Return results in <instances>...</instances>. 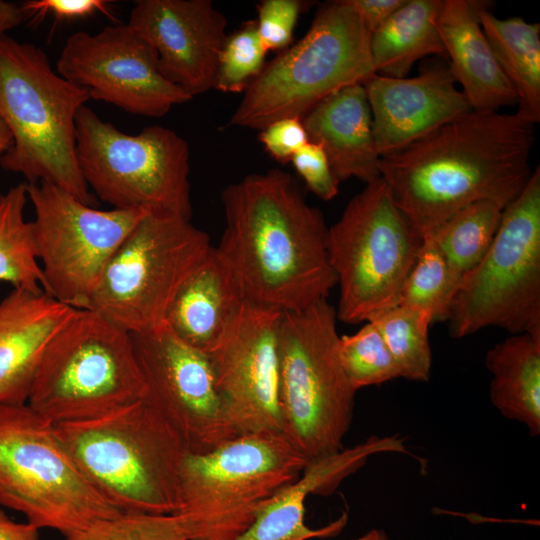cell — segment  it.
I'll use <instances>...</instances> for the list:
<instances>
[{
    "label": "cell",
    "mask_w": 540,
    "mask_h": 540,
    "mask_svg": "<svg viewBox=\"0 0 540 540\" xmlns=\"http://www.w3.org/2000/svg\"><path fill=\"white\" fill-rule=\"evenodd\" d=\"M88 89L54 71L38 46L9 35L0 38V119L12 144L0 157L3 169L26 183L47 182L92 206L76 156V115Z\"/></svg>",
    "instance_id": "3957f363"
},
{
    "label": "cell",
    "mask_w": 540,
    "mask_h": 540,
    "mask_svg": "<svg viewBox=\"0 0 540 540\" xmlns=\"http://www.w3.org/2000/svg\"><path fill=\"white\" fill-rule=\"evenodd\" d=\"M131 337L144 385L142 401L180 436L190 454L208 453L238 437L206 352L166 323Z\"/></svg>",
    "instance_id": "9a60e30c"
},
{
    "label": "cell",
    "mask_w": 540,
    "mask_h": 540,
    "mask_svg": "<svg viewBox=\"0 0 540 540\" xmlns=\"http://www.w3.org/2000/svg\"><path fill=\"white\" fill-rule=\"evenodd\" d=\"M443 0H406L370 35V54L378 75L404 78L413 65L427 57L446 60L436 20Z\"/></svg>",
    "instance_id": "484cf974"
},
{
    "label": "cell",
    "mask_w": 540,
    "mask_h": 540,
    "mask_svg": "<svg viewBox=\"0 0 540 540\" xmlns=\"http://www.w3.org/2000/svg\"><path fill=\"white\" fill-rule=\"evenodd\" d=\"M243 303L233 275L212 246L178 291L165 323L183 341L208 353L224 336Z\"/></svg>",
    "instance_id": "cb8c5ba5"
},
{
    "label": "cell",
    "mask_w": 540,
    "mask_h": 540,
    "mask_svg": "<svg viewBox=\"0 0 540 540\" xmlns=\"http://www.w3.org/2000/svg\"><path fill=\"white\" fill-rule=\"evenodd\" d=\"M484 34L513 87L516 114L534 125L540 121V25L520 17L501 19L489 8L480 14Z\"/></svg>",
    "instance_id": "4316f807"
},
{
    "label": "cell",
    "mask_w": 540,
    "mask_h": 540,
    "mask_svg": "<svg viewBox=\"0 0 540 540\" xmlns=\"http://www.w3.org/2000/svg\"><path fill=\"white\" fill-rule=\"evenodd\" d=\"M306 464L282 433L244 434L208 453L189 454L174 515L188 540H237Z\"/></svg>",
    "instance_id": "52a82bcc"
},
{
    "label": "cell",
    "mask_w": 540,
    "mask_h": 540,
    "mask_svg": "<svg viewBox=\"0 0 540 540\" xmlns=\"http://www.w3.org/2000/svg\"><path fill=\"white\" fill-rule=\"evenodd\" d=\"M376 149L383 157L472 110L448 62L428 63L414 77L376 73L363 81Z\"/></svg>",
    "instance_id": "d6986e66"
},
{
    "label": "cell",
    "mask_w": 540,
    "mask_h": 540,
    "mask_svg": "<svg viewBox=\"0 0 540 540\" xmlns=\"http://www.w3.org/2000/svg\"><path fill=\"white\" fill-rule=\"evenodd\" d=\"M0 505L63 537L121 513L79 470L56 425L27 403L0 405Z\"/></svg>",
    "instance_id": "9c48e42d"
},
{
    "label": "cell",
    "mask_w": 540,
    "mask_h": 540,
    "mask_svg": "<svg viewBox=\"0 0 540 540\" xmlns=\"http://www.w3.org/2000/svg\"><path fill=\"white\" fill-rule=\"evenodd\" d=\"M336 309L327 300L283 313L279 334L282 435L306 460L341 449L356 391L339 357Z\"/></svg>",
    "instance_id": "ba28073f"
},
{
    "label": "cell",
    "mask_w": 540,
    "mask_h": 540,
    "mask_svg": "<svg viewBox=\"0 0 540 540\" xmlns=\"http://www.w3.org/2000/svg\"><path fill=\"white\" fill-rule=\"evenodd\" d=\"M131 334L74 309L48 341L27 404L54 424L94 419L142 400Z\"/></svg>",
    "instance_id": "8992f818"
},
{
    "label": "cell",
    "mask_w": 540,
    "mask_h": 540,
    "mask_svg": "<svg viewBox=\"0 0 540 540\" xmlns=\"http://www.w3.org/2000/svg\"><path fill=\"white\" fill-rule=\"evenodd\" d=\"M158 56V69L192 98L213 89L227 19L210 0H139L127 23Z\"/></svg>",
    "instance_id": "ac0fdd59"
},
{
    "label": "cell",
    "mask_w": 540,
    "mask_h": 540,
    "mask_svg": "<svg viewBox=\"0 0 540 540\" xmlns=\"http://www.w3.org/2000/svg\"><path fill=\"white\" fill-rule=\"evenodd\" d=\"M308 2L300 0H262L257 5V31L267 51H282L293 41L300 14Z\"/></svg>",
    "instance_id": "e575fe53"
},
{
    "label": "cell",
    "mask_w": 540,
    "mask_h": 540,
    "mask_svg": "<svg viewBox=\"0 0 540 540\" xmlns=\"http://www.w3.org/2000/svg\"><path fill=\"white\" fill-rule=\"evenodd\" d=\"M447 320L462 338L486 327L540 334V167L502 212L481 261L464 274Z\"/></svg>",
    "instance_id": "8fae6325"
},
{
    "label": "cell",
    "mask_w": 540,
    "mask_h": 540,
    "mask_svg": "<svg viewBox=\"0 0 540 540\" xmlns=\"http://www.w3.org/2000/svg\"><path fill=\"white\" fill-rule=\"evenodd\" d=\"M460 280L439 250L423 239L397 305L428 313L433 321L447 320Z\"/></svg>",
    "instance_id": "4dcf8cb0"
},
{
    "label": "cell",
    "mask_w": 540,
    "mask_h": 540,
    "mask_svg": "<svg viewBox=\"0 0 540 540\" xmlns=\"http://www.w3.org/2000/svg\"><path fill=\"white\" fill-rule=\"evenodd\" d=\"M221 199L225 229L216 249L244 302L292 313L327 300L337 285L328 227L290 174H250L228 185Z\"/></svg>",
    "instance_id": "6da1fadb"
},
{
    "label": "cell",
    "mask_w": 540,
    "mask_h": 540,
    "mask_svg": "<svg viewBox=\"0 0 540 540\" xmlns=\"http://www.w3.org/2000/svg\"><path fill=\"white\" fill-rule=\"evenodd\" d=\"M386 452L406 453L407 450L400 438L372 436L353 447L309 461L295 481L261 507L254 522L237 540H307L335 536L346 525L347 513L325 527L312 529L304 521L307 496L330 494L370 456Z\"/></svg>",
    "instance_id": "ffe728a7"
},
{
    "label": "cell",
    "mask_w": 540,
    "mask_h": 540,
    "mask_svg": "<svg viewBox=\"0 0 540 540\" xmlns=\"http://www.w3.org/2000/svg\"><path fill=\"white\" fill-rule=\"evenodd\" d=\"M483 0H443L436 20L446 60L472 110L499 112L517 104L516 93L502 72L484 34Z\"/></svg>",
    "instance_id": "44dd1931"
},
{
    "label": "cell",
    "mask_w": 540,
    "mask_h": 540,
    "mask_svg": "<svg viewBox=\"0 0 540 540\" xmlns=\"http://www.w3.org/2000/svg\"><path fill=\"white\" fill-rule=\"evenodd\" d=\"M39 530L28 522H15L0 509V540H39Z\"/></svg>",
    "instance_id": "ab89813d"
},
{
    "label": "cell",
    "mask_w": 540,
    "mask_h": 540,
    "mask_svg": "<svg viewBox=\"0 0 540 540\" xmlns=\"http://www.w3.org/2000/svg\"><path fill=\"white\" fill-rule=\"evenodd\" d=\"M74 309L20 289L0 301V405L27 402L48 341Z\"/></svg>",
    "instance_id": "7402d4cb"
},
{
    "label": "cell",
    "mask_w": 540,
    "mask_h": 540,
    "mask_svg": "<svg viewBox=\"0 0 540 540\" xmlns=\"http://www.w3.org/2000/svg\"><path fill=\"white\" fill-rule=\"evenodd\" d=\"M24 20L20 5L0 0V38Z\"/></svg>",
    "instance_id": "60d3db41"
},
{
    "label": "cell",
    "mask_w": 540,
    "mask_h": 540,
    "mask_svg": "<svg viewBox=\"0 0 540 540\" xmlns=\"http://www.w3.org/2000/svg\"><path fill=\"white\" fill-rule=\"evenodd\" d=\"M63 540H188L174 514L123 513L95 521Z\"/></svg>",
    "instance_id": "836d02e7"
},
{
    "label": "cell",
    "mask_w": 540,
    "mask_h": 540,
    "mask_svg": "<svg viewBox=\"0 0 540 540\" xmlns=\"http://www.w3.org/2000/svg\"><path fill=\"white\" fill-rule=\"evenodd\" d=\"M503 208L484 200L472 203L423 237L443 255L450 268L462 278L488 251L499 228Z\"/></svg>",
    "instance_id": "f1b7e54d"
},
{
    "label": "cell",
    "mask_w": 540,
    "mask_h": 540,
    "mask_svg": "<svg viewBox=\"0 0 540 540\" xmlns=\"http://www.w3.org/2000/svg\"><path fill=\"white\" fill-rule=\"evenodd\" d=\"M370 35L348 0L321 4L306 34L266 62L244 92L230 126L262 130L303 117L336 91L374 74Z\"/></svg>",
    "instance_id": "5b68a950"
},
{
    "label": "cell",
    "mask_w": 540,
    "mask_h": 540,
    "mask_svg": "<svg viewBox=\"0 0 540 540\" xmlns=\"http://www.w3.org/2000/svg\"><path fill=\"white\" fill-rule=\"evenodd\" d=\"M379 329L401 377L427 382L431 375L432 354L428 330L433 322L425 312L396 305L371 320Z\"/></svg>",
    "instance_id": "f546056e"
},
{
    "label": "cell",
    "mask_w": 540,
    "mask_h": 540,
    "mask_svg": "<svg viewBox=\"0 0 540 540\" xmlns=\"http://www.w3.org/2000/svg\"><path fill=\"white\" fill-rule=\"evenodd\" d=\"M211 248L190 219L147 212L108 262L88 309L130 334L153 330Z\"/></svg>",
    "instance_id": "4fadbf2b"
},
{
    "label": "cell",
    "mask_w": 540,
    "mask_h": 540,
    "mask_svg": "<svg viewBox=\"0 0 540 540\" xmlns=\"http://www.w3.org/2000/svg\"><path fill=\"white\" fill-rule=\"evenodd\" d=\"M112 5L105 0H29L20 5L24 18L34 22L53 16L56 20H74L103 13L113 17Z\"/></svg>",
    "instance_id": "74e56055"
},
{
    "label": "cell",
    "mask_w": 540,
    "mask_h": 540,
    "mask_svg": "<svg viewBox=\"0 0 540 540\" xmlns=\"http://www.w3.org/2000/svg\"><path fill=\"white\" fill-rule=\"evenodd\" d=\"M353 540H389V537L384 530L375 528Z\"/></svg>",
    "instance_id": "7bdbcfd3"
},
{
    "label": "cell",
    "mask_w": 540,
    "mask_h": 540,
    "mask_svg": "<svg viewBox=\"0 0 540 540\" xmlns=\"http://www.w3.org/2000/svg\"><path fill=\"white\" fill-rule=\"evenodd\" d=\"M12 144V136L7 126L0 119V157Z\"/></svg>",
    "instance_id": "b9f144b4"
},
{
    "label": "cell",
    "mask_w": 540,
    "mask_h": 540,
    "mask_svg": "<svg viewBox=\"0 0 540 540\" xmlns=\"http://www.w3.org/2000/svg\"><path fill=\"white\" fill-rule=\"evenodd\" d=\"M309 142L319 145L341 181L370 183L381 177L370 105L362 83L346 86L313 107L302 119Z\"/></svg>",
    "instance_id": "603a6c76"
},
{
    "label": "cell",
    "mask_w": 540,
    "mask_h": 540,
    "mask_svg": "<svg viewBox=\"0 0 540 540\" xmlns=\"http://www.w3.org/2000/svg\"><path fill=\"white\" fill-rule=\"evenodd\" d=\"M490 399L502 416L540 433V334H513L485 356Z\"/></svg>",
    "instance_id": "d4e9b609"
},
{
    "label": "cell",
    "mask_w": 540,
    "mask_h": 540,
    "mask_svg": "<svg viewBox=\"0 0 540 540\" xmlns=\"http://www.w3.org/2000/svg\"><path fill=\"white\" fill-rule=\"evenodd\" d=\"M55 425L79 470L120 512L175 513L190 453L142 400L94 419Z\"/></svg>",
    "instance_id": "277c9868"
},
{
    "label": "cell",
    "mask_w": 540,
    "mask_h": 540,
    "mask_svg": "<svg viewBox=\"0 0 540 540\" xmlns=\"http://www.w3.org/2000/svg\"><path fill=\"white\" fill-rule=\"evenodd\" d=\"M290 162L303 179L306 188L316 197L329 201L338 195L340 181L319 145L306 143L294 154Z\"/></svg>",
    "instance_id": "d590c367"
},
{
    "label": "cell",
    "mask_w": 540,
    "mask_h": 540,
    "mask_svg": "<svg viewBox=\"0 0 540 540\" xmlns=\"http://www.w3.org/2000/svg\"><path fill=\"white\" fill-rule=\"evenodd\" d=\"M267 52L258 35L256 20L243 22L225 39L213 89L223 93H244L264 68Z\"/></svg>",
    "instance_id": "d6a6232c"
},
{
    "label": "cell",
    "mask_w": 540,
    "mask_h": 540,
    "mask_svg": "<svg viewBox=\"0 0 540 540\" xmlns=\"http://www.w3.org/2000/svg\"><path fill=\"white\" fill-rule=\"evenodd\" d=\"M27 200L26 182L0 195V281L39 294L46 286L31 222L24 218Z\"/></svg>",
    "instance_id": "83f0119b"
},
{
    "label": "cell",
    "mask_w": 540,
    "mask_h": 540,
    "mask_svg": "<svg viewBox=\"0 0 540 540\" xmlns=\"http://www.w3.org/2000/svg\"><path fill=\"white\" fill-rule=\"evenodd\" d=\"M259 141L265 151L282 164L289 163L294 154L309 142L302 120L283 118L260 130Z\"/></svg>",
    "instance_id": "8d00e7d4"
},
{
    "label": "cell",
    "mask_w": 540,
    "mask_h": 540,
    "mask_svg": "<svg viewBox=\"0 0 540 540\" xmlns=\"http://www.w3.org/2000/svg\"><path fill=\"white\" fill-rule=\"evenodd\" d=\"M339 357L355 391L401 377L379 329L371 321L352 335L340 336Z\"/></svg>",
    "instance_id": "1f68e13d"
},
{
    "label": "cell",
    "mask_w": 540,
    "mask_h": 540,
    "mask_svg": "<svg viewBox=\"0 0 540 540\" xmlns=\"http://www.w3.org/2000/svg\"><path fill=\"white\" fill-rule=\"evenodd\" d=\"M31 221L45 294L75 309H88L101 276L144 209L98 210L61 187L27 183Z\"/></svg>",
    "instance_id": "5bb4252c"
},
{
    "label": "cell",
    "mask_w": 540,
    "mask_h": 540,
    "mask_svg": "<svg viewBox=\"0 0 540 540\" xmlns=\"http://www.w3.org/2000/svg\"><path fill=\"white\" fill-rule=\"evenodd\" d=\"M283 313L243 303L207 353L227 418L240 435L282 433L279 334Z\"/></svg>",
    "instance_id": "e0dca14e"
},
{
    "label": "cell",
    "mask_w": 540,
    "mask_h": 540,
    "mask_svg": "<svg viewBox=\"0 0 540 540\" xmlns=\"http://www.w3.org/2000/svg\"><path fill=\"white\" fill-rule=\"evenodd\" d=\"M423 243L380 177L328 228L327 251L339 286L337 319L358 324L396 306Z\"/></svg>",
    "instance_id": "30bf717a"
},
{
    "label": "cell",
    "mask_w": 540,
    "mask_h": 540,
    "mask_svg": "<svg viewBox=\"0 0 540 540\" xmlns=\"http://www.w3.org/2000/svg\"><path fill=\"white\" fill-rule=\"evenodd\" d=\"M65 79L88 89L90 99L144 117H163L192 100L159 72L152 45L128 24L69 36L56 62Z\"/></svg>",
    "instance_id": "2e32d148"
},
{
    "label": "cell",
    "mask_w": 540,
    "mask_h": 540,
    "mask_svg": "<svg viewBox=\"0 0 540 540\" xmlns=\"http://www.w3.org/2000/svg\"><path fill=\"white\" fill-rule=\"evenodd\" d=\"M406 0H348L370 33L381 27Z\"/></svg>",
    "instance_id": "f35d334b"
},
{
    "label": "cell",
    "mask_w": 540,
    "mask_h": 540,
    "mask_svg": "<svg viewBox=\"0 0 540 540\" xmlns=\"http://www.w3.org/2000/svg\"><path fill=\"white\" fill-rule=\"evenodd\" d=\"M75 138L82 176L102 201L191 218L190 149L176 132L153 125L129 135L84 105Z\"/></svg>",
    "instance_id": "7c38bea8"
},
{
    "label": "cell",
    "mask_w": 540,
    "mask_h": 540,
    "mask_svg": "<svg viewBox=\"0 0 540 540\" xmlns=\"http://www.w3.org/2000/svg\"><path fill=\"white\" fill-rule=\"evenodd\" d=\"M535 125L514 114L470 110L380 159L381 178L422 237L462 208L503 209L532 174Z\"/></svg>",
    "instance_id": "7a4b0ae2"
}]
</instances>
